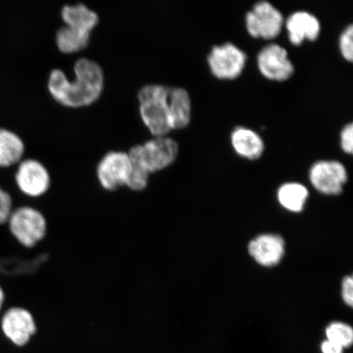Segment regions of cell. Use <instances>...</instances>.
<instances>
[{
  "label": "cell",
  "mask_w": 353,
  "mask_h": 353,
  "mask_svg": "<svg viewBox=\"0 0 353 353\" xmlns=\"http://www.w3.org/2000/svg\"><path fill=\"white\" fill-rule=\"evenodd\" d=\"M74 81H70L63 70H52L48 88L57 103L70 108H81L94 103L103 92L105 77L97 61L81 57L74 63Z\"/></svg>",
  "instance_id": "6da1fadb"
},
{
  "label": "cell",
  "mask_w": 353,
  "mask_h": 353,
  "mask_svg": "<svg viewBox=\"0 0 353 353\" xmlns=\"http://www.w3.org/2000/svg\"><path fill=\"white\" fill-rule=\"evenodd\" d=\"M6 226L13 241L25 250L37 248L48 234L46 216L37 207L29 204L16 205Z\"/></svg>",
  "instance_id": "7a4b0ae2"
},
{
  "label": "cell",
  "mask_w": 353,
  "mask_h": 353,
  "mask_svg": "<svg viewBox=\"0 0 353 353\" xmlns=\"http://www.w3.org/2000/svg\"><path fill=\"white\" fill-rule=\"evenodd\" d=\"M169 94L170 86L157 83L144 85L138 92L141 118L154 137L172 130Z\"/></svg>",
  "instance_id": "3957f363"
},
{
  "label": "cell",
  "mask_w": 353,
  "mask_h": 353,
  "mask_svg": "<svg viewBox=\"0 0 353 353\" xmlns=\"http://www.w3.org/2000/svg\"><path fill=\"white\" fill-rule=\"evenodd\" d=\"M128 154L132 166L152 174L173 164L178 157L179 144L170 137L154 136L143 144L132 145Z\"/></svg>",
  "instance_id": "277c9868"
},
{
  "label": "cell",
  "mask_w": 353,
  "mask_h": 353,
  "mask_svg": "<svg viewBox=\"0 0 353 353\" xmlns=\"http://www.w3.org/2000/svg\"><path fill=\"white\" fill-rule=\"evenodd\" d=\"M14 182L22 196L29 200H38L46 195L52 187L50 171L41 161L28 158L17 164Z\"/></svg>",
  "instance_id": "5b68a950"
},
{
  "label": "cell",
  "mask_w": 353,
  "mask_h": 353,
  "mask_svg": "<svg viewBox=\"0 0 353 353\" xmlns=\"http://www.w3.org/2000/svg\"><path fill=\"white\" fill-rule=\"evenodd\" d=\"M132 170L129 154L123 151L105 153L96 168V176L105 192L112 193L125 188Z\"/></svg>",
  "instance_id": "8992f818"
},
{
  "label": "cell",
  "mask_w": 353,
  "mask_h": 353,
  "mask_svg": "<svg viewBox=\"0 0 353 353\" xmlns=\"http://www.w3.org/2000/svg\"><path fill=\"white\" fill-rule=\"evenodd\" d=\"M0 329L8 341L17 347H22L37 334V324L29 309L13 305L6 307L0 317Z\"/></svg>",
  "instance_id": "52a82bcc"
},
{
  "label": "cell",
  "mask_w": 353,
  "mask_h": 353,
  "mask_svg": "<svg viewBox=\"0 0 353 353\" xmlns=\"http://www.w3.org/2000/svg\"><path fill=\"white\" fill-rule=\"evenodd\" d=\"M245 24L253 37L271 39L280 34L284 17L275 6L263 0L256 3L253 10L246 13Z\"/></svg>",
  "instance_id": "ba28073f"
},
{
  "label": "cell",
  "mask_w": 353,
  "mask_h": 353,
  "mask_svg": "<svg viewBox=\"0 0 353 353\" xmlns=\"http://www.w3.org/2000/svg\"><path fill=\"white\" fill-rule=\"evenodd\" d=\"M246 60L245 52L229 42L214 46L208 56L212 74L221 79H233L240 77Z\"/></svg>",
  "instance_id": "9c48e42d"
},
{
  "label": "cell",
  "mask_w": 353,
  "mask_h": 353,
  "mask_svg": "<svg viewBox=\"0 0 353 353\" xmlns=\"http://www.w3.org/2000/svg\"><path fill=\"white\" fill-rule=\"evenodd\" d=\"M309 179L313 187L324 195H339L347 181L346 168L337 161H319L309 170Z\"/></svg>",
  "instance_id": "30bf717a"
},
{
  "label": "cell",
  "mask_w": 353,
  "mask_h": 353,
  "mask_svg": "<svg viewBox=\"0 0 353 353\" xmlns=\"http://www.w3.org/2000/svg\"><path fill=\"white\" fill-rule=\"evenodd\" d=\"M258 66L260 72L267 79L284 81L293 76L294 68L285 48L270 43L259 52Z\"/></svg>",
  "instance_id": "8fae6325"
},
{
  "label": "cell",
  "mask_w": 353,
  "mask_h": 353,
  "mask_svg": "<svg viewBox=\"0 0 353 353\" xmlns=\"http://www.w3.org/2000/svg\"><path fill=\"white\" fill-rule=\"evenodd\" d=\"M249 253L255 262L271 268L281 261L285 254V241L276 234H263L250 242Z\"/></svg>",
  "instance_id": "7c38bea8"
},
{
  "label": "cell",
  "mask_w": 353,
  "mask_h": 353,
  "mask_svg": "<svg viewBox=\"0 0 353 353\" xmlns=\"http://www.w3.org/2000/svg\"><path fill=\"white\" fill-rule=\"evenodd\" d=\"M290 41L299 46L304 41H316L321 32V23L315 15L307 11H297L285 21Z\"/></svg>",
  "instance_id": "4fadbf2b"
},
{
  "label": "cell",
  "mask_w": 353,
  "mask_h": 353,
  "mask_svg": "<svg viewBox=\"0 0 353 353\" xmlns=\"http://www.w3.org/2000/svg\"><path fill=\"white\" fill-rule=\"evenodd\" d=\"M234 150L241 157L256 160L264 152V143L257 132L245 127H237L231 134Z\"/></svg>",
  "instance_id": "5bb4252c"
},
{
  "label": "cell",
  "mask_w": 353,
  "mask_h": 353,
  "mask_svg": "<svg viewBox=\"0 0 353 353\" xmlns=\"http://www.w3.org/2000/svg\"><path fill=\"white\" fill-rule=\"evenodd\" d=\"M170 110L172 130H181L191 121L192 101L183 88L170 87Z\"/></svg>",
  "instance_id": "9a60e30c"
},
{
  "label": "cell",
  "mask_w": 353,
  "mask_h": 353,
  "mask_svg": "<svg viewBox=\"0 0 353 353\" xmlns=\"http://www.w3.org/2000/svg\"><path fill=\"white\" fill-rule=\"evenodd\" d=\"M25 149L24 141L16 132L0 127V168L19 164Z\"/></svg>",
  "instance_id": "2e32d148"
},
{
  "label": "cell",
  "mask_w": 353,
  "mask_h": 353,
  "mask_svg": "<svg viewBox=\"0 0 353 353\" xmlns=\"http://www.w3.org/2000/svg\"><path fill=\"white\" fill-rule=\"evenodd\" d=\"M61 16L65 25L90 32L99 21L98 13L83 3L65 4L61 8Z\"/></svg>",
  "instance_id": "e0dca14e"
},
{
  "label": "cell",
  "mask_w": 353,
  "mask_h": 353,
  "mask_svg": "<svg viewBox=\"0 0 353 353\" xmlns=\"http://www.w3.org/2000/svg\"><path fill=\"white\" fill-rule=\"evenodd\" d=\"M90 34L88 30L65 25L57 30V46L66 54L81 51L90 43Z\"/></svg>",
  "instance_id": "ac0fdd59"
},
{
  "label": "cell",
  "mask_w": 353,
  "mask_h": 353,
  "mask_svg": "<svg viewBox=\"0 0 353 353\" xmlns=\"http://www.w3.org/2000/svg\"><path fill=\"white\" fill-rule=\"evenodd\" d=\"M307 198V189L301 183H287L278 189V201L284 209L294 213H299L303 210Z\"/></svg>",
  "instance_id": "d6986e66"
},
{
  "label": "cell",
  "mask_w": 353,
  "mask_h": 353,
  "mask_svg": "<svg viewBox=\"0 0 353 353\" xmlns=\"http://www.w3.org/2000/svg\"><path fill=\"white\" fill-rule=\"evenodd\" d=\"M326 339L344 348L353 343V330L350 325L341 321H334L325 329Z\"/></svg>",
  "instance_id": "ffe728a7"
},
{
  "label": "cell",
  "mask_w": 353,
  "mask_h": 353,
  "mask_svg": "<svg viewBox=\"0 0 353 353\" xmlns=\"http://www.w3.org/2000/svg\"><path fill=\"white\" fill-rule=\"evenodd\" d=\"M14 207V198L0 184V227L6 226L8 219Z\"/></svg>",
  "instance_id": "44dd1931"
},
{
  "label": "cell",
  "mask_w": 353,
  "mask_h": 353,
  "mask_svg": "<svg viewBox=\"0 0 353 353\" xmlns=\"http://www.w3.org/2000/svg\"><path fill=\"white\" fill-rule=\"evenodd\" d=\"M353 26H347L339 37V50L344 59L352 61L353 59Z\"/></svg>",
  "instance_id": "7402d4cb"
},
{
  "label": "cell",
  "mask_w": 353,
  "mask_h": 353,
  "mask_svg": "<svg viewBox=\"0 0 353 353\" xmlns=\"http://www.w3.org/2000/svg\"><path fill=\"white\" fill-rule=\"evenodd\" d=\"M341 144L343 152L352 154L353 152V123H347L341 131Z\"/></svg>",
  "instance_id": "603a6c76"
},
{
  "label": "cell",
  "mask_w": 353,
  "mask_h": 353,
  "mask_svg": "<svg viewBox=\"0 0 353 353\" xmlns=\"http://www.w3.org/2000/svg\"><path fill=\"white\" fill-rule=\"evenodd\" d=\"M342 298L350 307H352L353 304V280L352 276H347L344 277L342 282Z\"/></svg>",
  "instance_id": "cb8c5ba5"
},
{
  "label": "cell",
  "mask_w": 353,
  "mask_h": 353,
  "mask_svg": "<svg viewBox=\"0 0 353 353\" xmlns=\"http://www.w3.org/2000/svg\"><path fill=\"white\" fill-rule=\"evenodd\" d=\"M343 348L338 344L327 341L321 343V353H343Z\"/></svg>",
  "instance_id": "d4e9b609"
},
{
  "label": "cell",
  "mask_w": 353,
  "mask_h": 353,
  "mask_svg": "<svg viewBox=\"0 0 353 353\" xmlns=\"http://www.w3.org/2000/svg\"><path fill=\"white\" fill-rule=\"evenodd\" d=\"M7 305V295L6 290L1 284H0V312L3 311V309Z\"/></svg>",
  "instance_id": "484cf974"
}]
</instances>
